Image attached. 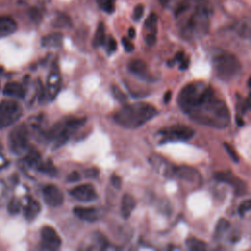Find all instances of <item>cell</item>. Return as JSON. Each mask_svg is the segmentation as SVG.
Segmentation results:
<instances>
[{
	"instance_id": "30bf717a",
	"label": "cell",
	"mask_w": 251,
	"mask_h": 251,
	"mask_svg": "<svg viewBox=\"0 0 251 251\" xmlns=\"http://www.w3.org/2000/svg\"><path fill=\"white\" fill-rule=\"evenodd\" d=\"M70 194L80 202H92L98 197L94 186L90 183H84L75 186L70 191Z\"/></svg>"
},
{
	"instance_id": "603a6c76",
	"label": "cell",
	"mask_w": 251,
	"mask_h": 251,
	"mask_svg": "<svg viewBox=\"0 0 251 251\" xmlns=\"http://www.w3.org/2000/svg\"><path fill=\"white\" fill-rule=\"evenodd\" d=\"M105 39H106V36H105V28H104V25L102 23L99 24L97 29H96V32H95V35L93 37V41H92V44L94 47H99L101 45H104L105 43Z\"/></svg>"
},
{
	"instance_id": "f1b7e54d",
	"label": "cell",
	"mask_w": 251,
	"mask_h": 251,
	"mask_svg": "<svg viewBox=\"0 0 251 251\" xmlns=\"http://www.w3.org/2000/svg\"><path fill=\"white\" fill-rule=\"evenodd\" d=\"M99 7L108 14H112L115 10V0H97Z\"/></svg>"
},
{
	"instance_id": "d4e9b609",
	"label": "cell",
	"mask_w": 251,
	"mask_h": 251,
	"mask_svg": "<svg viewBox=\"0 0 251 251\" xmlns=\"http://www.w3.org/2000/svg\"><path fill=\"white\" fill-rule=\"evenodd\" d=\"M230 224L227 220L226 219H220L216 225L215 228V236L216 237H221L229 227Z\"/></svg>"
},
{
	"instance_id": "f35d334b",
	"label": "cell",
	"mask_w": 251,
	"mask_h": 251,
	"mask_svg": "<svg viewBox=\"0 0 251 251\" xmlns=\"http://www.w3.org/2000/svg\"><path fill=\"white\" fill-rule=\"evenodd\" d=\"M111 183L113 184L114 187L119 189L122 186V178L119 176H117V175H112V176H111Z\"/></svg>"
},
{
	"instance_id": "9c48e42d",
	"label": "cell",
	"mask_w": 251,
	"mask_h": 251,
	"mask_svg": "<svg viewBox=\"0 0 251 251\" xmlns=\"http://www.w3.org/2000/svg\"><path fill=\"white\" fill-rule=\"evenodd\" d=\"M215 178L220 181V182H225L229 184L230 186H232L234 188V191L237 195H242L245 194L247 189H246V184L245 182L238 178L237 176H235L232 173L230 172H221V173H217L215 175Z\"/></svg>"
},
{
	"instance_id": "ee69618b",
	"label": "cell",
	"mask_w": 251,
	"mask_h": 251,
	"mask_svg": "<svg viewBox=\"0 0 251 251\" xmlns=\"http://www.w3.org/2000/svg\"><path fill=\"white\" fill-rule=\"evenodd\" d=\"M171 96H172L171 91H167L164 96V103H169V101L171 100Z\"/></svg>"
},
{
	"instance_id": "3957f363",
	"label": "cell",
	"mask_w": 251,
	"mask_h": 251,
	"mask_svg": "<svg viewBox=\"0 0 251 251\" xmlns=\"http://www.w3.org/2000/svg\"><path fill=\"white\" fill-rule=\"evenodd\" d=\"M158 114L157 109L148 103L137 102L126 105L114 115V121L125 128H136Z\"/></svg>"
},
{
	"instance_id": "2e32d148",
	"label": "cell",
	"mask_w": 251,
	"mask_h": 251,
	"mask_svg": "<svg viewBox=\"0 0 251 251\" xmlns=\"http://www.w3.org/2000/svg\"><path fill=\"white\" fill-rule=\"evenodd\" d=\"M128 70L131 74L143 79L149 77V75L147 73V66L142 60H139V59L132 60L128 65Z\"/></svg>"
},
{
	"instance_id": "d590c367",
	"label": "cell",
	"mask_w": 251,
	"mask_h": 251,
	"mask_svg": "<svg viewBox=\"0 0 251 251\" xmlns=\"http://www.w3.org/2000/svg\"><path fill=\"white\" fill-rule=\"evenodd\" d=\"M250 206H251V204H250V200H249V199L243 201V202L241 203V205L239 206V208H238L239 215H240L241 217H243V216L245 215V213H247V212L250 210Z\"/></svg>"
},
{
	"instance_id": "7bdbcfd3",
	"label": "cell",
	"mask_w": 251,
	"mask_h": 251,
	"mask_svg": "<svg viewBox=\"0 0 251 251\" xmlns=\"http://www.w3.org/2000/svg\"><path fill=\"white\" fill-rule=\"evenodd\" d=\"M30 16H31V18L32 19H34V20H37V19H39V12L37 11V10H32L31 11V13H30Z\"/></svg>"
},
{
	"instance_id": "836d02e7",
	"label": "cell",
	"mask_w": 251,
	"mask_h": 251,
	"mask_svg": "<svg viewBox=\"0 0 251 251\" xmlns=\"http://www.w3.org/2000/svg\"><path fill=\"white\" fill-rule=\"evenodd\" d=\"M143 12H144V8L141 4H138L135 6V8L133 9V14H132V18L134 21H138L140 20V18L143 16Z\"/></svg>"
},
{
	"instance_id": "ffe728a7",
	"label": "cell",
	"mask_w": 251,
	"mask_h": 251,
	"mask_svg": "<svg viewBox=\"0 0 251 251\" xmlns=\"http://www.w3.org/2000/svg\"><path fill=\"white\" fill-rule=\"evenodd\" d=\"M3 93L8 96H15V97H24L25 91L22 86L17 81H9L4 85Z\"/></svg>"
},
{
	"instance_id": "7a4b0ae2",
	"label": "cell",
	"mask_w": 251,
	"mask_h": 251,
	"mask_svg": "<svg viewBox=\"0 0 251 251\" xmlns=\"http://www.w3.org/2000/svg\"><path fill=\"white\" fill-rule=\"evenodd\" d=\"M180 18V32L185 38L204 35L209 28V12L200 0H184L176 10Z\"/></svg>"
},
{
	"instance_id": "f6af8a7d",
	"label": "cell",
	"mask_w": 251,
	"mask_h": 251,
	"mask_svg": "<svg viewBox=\"0 0 251 251\" xmlns=\"http://www.w3.org/2000/svg\"><path fill=\"white\" fill-rule=\"evenodd\" d=\"M128 35H129L130 38L135 37V29H134L133 27H130V28L128 29Z\"/></svg>"
},
{
	"instance_id": "6da1fadb",
	"label": "cell",
	"mask_w": 251,
	"mask_h": 251,
	"mask_svg": "<svg viewBox=\"0 0 251 251\" xmlns=\"http://www.w3.org/2000/svg\"><path fill=\"white\" fill-rule=\"evenodd\" d=\"M177 104L197 124L215 128H226L230 123L227 106L203 81L186 84L177 96Z\"/></svg>"
},
{
	"instance_id": "9a60e30c",
	"label": "cell",
	"mask_w": 251,
	"mask_h": 251,
	"mask_svg": "<svg viewBox=\"0 0 251 251\" xmlns=\"http://www.w3.org/2000/svg\"><path fill=\"white\" fill-rule=\"evenodd\" d=\"M17 29V23L7 16H0V38L14 33Z\"/></svg>"
},
{
	"instance_id": "7c38bea8",
	"label": "cell",
	"mask_w": 251,
	"mask_h": 251,
	"mask_svg": "<svg viewBox=\"0 0 251 251\" xmlns=\"http://www.w3.org/2000/svg\"><path fill=\"white\" fill-rule=\"evenodd\" d=\"M172 176H175L180 179L190 181V182H197L200 181L201 176L196 170L191 167L187 166H180V167H174L172 169Z\"/></svg>"
},
{
	"instance_id": "e0dca14e",
	"label": "cell",
	"mask_w": 251,
	"mask_h": 251,
	"mask_svg": "<svg viewBox=\"0 0 251 251\" xmlns=\"http://www.w3.org/2000/svg\"><path fill=\"white\" fill-rule=\"evenodd\" d=\"M40 210H41L40 204L36 200L32 198H28L27 203L24 208V216L27 221H32L38 216V214L40 213Z\"/></svg>"
},
{
	"instance_id": "8992f818",
	"label": "cell",
	"mask_w": 251,
	"mask_h": 251,
	"mask_svg": "<svg viewBox=\"0 0 251 251\" xmlns=\"http://www.w3.org/2000/svg\"><path fill=\"white\" fill-rule=\"evenodd\" d=\"M21 105L15 100L6 99L0 102V128L14 125L22 116Z\"/></svg>"
},
{
	"instance_id": "e575fe53",
	"label": "cell",
	"mask_w": 251,
	"mask_h": 251,
	"mask_svg": "<svg viewBox=\"0 0 251 251\" xmlns=\"http://www.w3.org/2000/svg\"><path fill=\"white\" fill-rule=\"evenodd\" d=\"M224 146H225V148H226V152H227V154L229 155V157L233 160V162H238V155H237V153L235 152V150L228 144V143H224Z\"/></svg>"
},
{
	"instance_id": "5bb4252c",
	"label": "cell",
	"mask_w": 251,
	"mask_h": 251,
	"mask_svg": "<svg viewBox=\"0 0 251 251\" xmlns=\"http://www.w3.org/2000/svg\"><path fill=\"white\" fill-rule=\"evenodd\" d=\"M60 85H61L60 75L57 71H53L47 78V96H49L50 99H53L57 95L60 89Z\"/></svg>"
},
{
	"instance_id": "74e56055",
	"label": "cell",
	"mask_w": 251,
	"mask_h": 251,
	"mask_svg": "<svg viewBox=\"0 0 251 251\" xmlns=\"http://www.w3.org/2000/svg\"><path fill=\"white\" fill-rule=\"evenodd\" d=\"M84 175H85V176H86V177L93 178V177L98 176V175H99V170H98L97 168H90V169L85 170Z\"/></svg>"
},
{
	"instance_id": "d6a6232c",
	"label": "cell",
	"mask_w": 251,
	"mask_h": 251,
	"mask_svg": "<svg viewBox=\"0 0 251 251\" xmlns=\"http://www.w3.org/2000/svg\"><path fill=\"white\" fill-rule=\"evenodd\" d=\"M104 44L106 45V50L109 55L113 54L117 50V42L112 36H109L108 38H106Z\"/></svg>"
},
{
	"instance_id": "1f68e13d",
	"label": "cell",
	"mask_w": 251,
	"mask_h": 251,
	"mask_svg": "<svg viewBox=\"0 0 251 251\" xmlns=\"http://www.w3.org/2000/svg\"><path fill=\"white\" fill-rule=\"evenodd\" d=\"M20 210H21V202L18 199L13 198L8 204V212L12 215H16L20 212Z\"/></svg>"
},
{
	"instance_id": "8fae6325",
	"label": "cell",
	"mask_w": 251,
	"mask_h": 251,
	"mask_svg": "<svg viewBox=\"0 0 251 251\" xmlns=\"http://www.w3.org/2000/svg\"><path fill=\"white\" fill-rule=\"evenodd\" d=\"M44 202L51 207H59L64 202V194L54 184H48L42 191Z\"/></svg>"
},
{
	"instance_id": "ab89813d",
	"label": "cell",
	"mask_w": 251,
	"mask_h": 251,
	"mask_svg": "<svg viewBox=\"0 0 251 251\" xmlns=\"http://www.w3.org/2000/svg\"><path fill=\"white\" fill-rule=\"evenodd\" d=\"M145 42L149 46H153L156 43V34L154 33H147L145 35Z\"/></svg>"
},
{
	"instance_id": "4316f807",
	"label": "cell",
	"mask_w": 251,
	"mask_h": 251,
	"mask_svg": "<svg viewBox=\"0 0 251 251\" xmlns=\"http://www.w3.org/2000/svg\"><path fill=\"white\" fill-rule=\"evenodd\" d=\"M53 25L57 28H64L71 25V20L68 16L62 14L56 18V20L53 23Z\"/></svg>"
},
{
	"instance_id": "7402d4cb",
	"label": "cell",
	"mask_w": 251,
	"mask_h": 251,
	"mask_svg": "<svg viewBox=\"0 0 251 251\" xmlns=\"http://www.w3.org/2000/svg\"><path fill=\"white\" fill-rule=\"evenodd\" d=\"M185 244L187 248L192 251H203L207 248V244L204 241L195 237L187 238L185 241Z\"/></svg>"
},
{
	"instance_id": "cb8c5ba5",
	"label": "cell",
	"mask_w": 251,
	"mask_h": 251,
	"mask_svg": "<svg viewBox=\"0 0 251 251\" xmlns=\"http://www.w3.org/2000/svg\"><path fill=\"white\" fill-rule=\"evenodd\" d=\"M144 26L149 31L148 33L156 34V32H157V16L153 13L150 14L145 21Z\"/></svg>"
},
{
	"instance_id": "5b68a950",
	"label": "cell",
	"mask_w": 251,
	"mask_h": 251,
	"mask_svg": "<svg viewBox=\"0 0 251 251\" xmlns=\"http://www.w3.org/2000/svg\"><path fill=\"white\" fill-rule=\"evenodd\" d=\"M8 144L10 151L16 155L24 153L28 145V130L25 124L16 126L9 133Z\"/></svg>"
},
{
	"instance_id": "277c9868",
	"label": "cell",
	"mask_w": 251,
	"mask_h": 251,
	"mask_svg": "<svg viewBox=\"0 0 251 251\" xmlns=\"http://www.w3.org/2000/svg\"><path fill=\"white\" fill-rule=\"evenodd\" d=\"M213 70L216 76L224 81L234 79L241 70L238 59L227 52H220L212 59Z\"/></svg>"
},
{
	"instance_id": "60d3db41",
	"label": "cell",
	"mask_w": 251,
	"mask_h": 251,
	"mask_svg": "<svg viewBox=\"0 0 251 251\" xmlns=\"http://www.w3.org/2000/svg\"><path fill=\"white\" fill-rule=\"evenodd\" d=\"M80 179V175L77 172H73L67 176V180L70 182H75Z\"/></svg>"
},
{
	"instance_id": "bcb514c9",
	"label": "cell",
	"mask_w": 251,
	"mask_h": 251,
	"mask_svg": "<svg viewBox=\"0 0 251 251\" xmlns=\"http://www.w3.org/2000/svg\"><path fill=\"white\" fill-rule=\"evenodd\" d=\"M163 5H167L169 3V0H160Z\"/></svg>"
},
{
	"instance_id": "52a82bcc",
	"label": "cell",
	"mask_w": 251,
	"mask_h": 251,
	"mask_svg": "<svg viewBox=\"0 0 251 251\" xmlns=\"http://www.w3.org/2000/svg\"><path fill=\"white\" fill-rule=\"evenodd\" d=\"M162 136L163 139L162 141H185L189 140L193 135H194V130L185 126L181 125H176L170 126L168 128H164L159 132Z\"/></svg>"
},
{
	"instance_id": "484cf974",
	"label": "cell",
	"mask_w": 251,
	"mask_h": 251,
	"mask_svg": "<svg viewBox=\"0 0 251 251\" xmlns=\"http://www.w3.org/2000/svg\"><path fill=\"white\" fill-rule=\"evenodd\" d=\"M85 122H86L85 119L78 118V119H70V120L66 121L65 124H66V127L70 131H72V130H75V129L79 128L80 126H82L85 124Z\"/></svg>"
},
{
	"instance_id": "d6986e66",
	"label": "cell",
	"mask_w": 251,
	"mask_h": 251,
	"mask_svg": "<svg viewBox=\"0 0 251 251\" xmlns=\"http://www.w3.org/2000/svg\"><path fill=\"white\" fill-rule=\"evenodd\" d=\"M63 43V34L60 32L50 33L42 37L41 45L46 48H57Z\"/></svg>"
},
{
	"instance_id": "8d00e7d4",
	"label": "cell",
	"mask_w": 251,
	"mask_h": 251,
	"mask_svg": "<svg viewBox=\"0 0 251 251\" xmlns=\"http://www.w3.org/2000/svg\"><path fill=\"white\" fill-rule=\"evenodd\" d=\"M122 44H123V47H124L125 51H126V52H131L133 50V48H134V46L131 43V41L128 38H126V37H123L122 38Z\"/></svg>"
},
{
	"instance_id": "ba28073f",
	"label": "cell",
	"mask_w": 251,
	"mask_h": 251,
	"mask_svg": "<svg viewBox=\"0 0 251 251\" xmlns=\"http://www.w3.org/2000/svg\"><path fill=\"white\" fill-rule=\"evenodd\" d=\"M41 247L46 250H56L61 246L62 240L57 231L49 226H45L40 230Z\"/></svg>"
},
{
	"instance_id": "4dcf8cb0",
	"label": "cell",
	"mask_w": 251,
	"mask_h": 251,
	"mask_svg": "<svg viewBox=\"0 0 251 251\" xmlns=\"http://www.w3.org/2000/svg\"><path fill=\"white\" fill-rule=\"evenodd\" d=\"M111 90H112V93H113L114 97H115L118 101H120L121 103H126V102L127 101L126 94H125L118 86L113 85V86L111 87Z\"/></svg>"
},
{
	"instance_id": "4fadbf2b",
	"label": "cell",
	"mask_w": 251,
	"mask_h": 251,
	"mask_svg": "<svg viewBox=\"0 0 251 251\" xmlns=\"http://www.w3.org/2000/svg\"><path fill=\"white\" fill-rule=\"evenodd\" d=\"M73 212L78 219L86 222H95L101 216V211L93 207H75Z\"/></svg>"
},
{
	"instance_id": "ac0fdd59",
	"label": "cell",
	"mask_w": 251,
	"mask_h": 251,
	"mask_svg": "<svg viewBox=\"0 0 251 251\" xmlns=\"http://www.w3.org/2000/svg\"><path fill=\"white\" fill-rule=\"evenodd\" d=\"M135 208V200L129 194H125L122 198L121 203V215L124 219H128L131 215L132 210Z\"/></svg>"
},
{
	"instance_id": "f546056e",
	"label": "cell",
	"mask_w": 251,
	"mask_h": 251,
	"mask_svg": "<svg viewBox=\"0 0 251 251\" xmlns=\"http://www.w3.org/2000/svg\"><path fill=\"white\" fill-rule=\"evenodd\" d=\"M238 33L243 38H249L250 37V23L249 20L243 21L239 27H238Z\"/></svg>"
},
{
	"instance_id": "83f0119b",
	"label": "cell",
	"mask_w": 251,
	"mask_h": 251,
	"mask_svg": "<svg viewBox=\"0 0 251 251\" xmlns=\"http://www.w3.org/2000/svg\"><path fill=\"white\" fill-rule=\"evenodd\" d=\"M37 169L42 172V173H45V174H48V175H55L56 174V169L55 167L53 166L52 162L50 160L44 162V163H40L39 166L37 167Z\"/></svg>"
},
{
	"instance_id": "44dd1931",
	"label": "cell",
	"mask_w": 251,
	"mask_h": 251,
	"mask_svg": "<svg viewBox=\"0 0 251 251\" xmlns=\"http://www.w3.org/2000/svg\"><path fill=\"white\" fill-rule=\"evenodd\" d=\"M25 162L30 167L37 168L39 166V164L41 163V156L40 153L36 150V148L31 147L30 149H28L27 154L25 156Z\"/></svg>"
},
{
	"instance_id": "b9f144b4",
	"label": "cell",
	"mask_w": 251,
	"mask_h": 251,
	"mask_svg": "<svg viewBox=\"0 0 251 251\" xmlns=\"http://www.w3.org/2000/svg\"><path fill=\"white\" fill-rule=\"evenodd\" d=\"M189 66V59L188 58H183L180 62H179V70L184 71L188 68Z\"/></svg>"
}]
</instances>
